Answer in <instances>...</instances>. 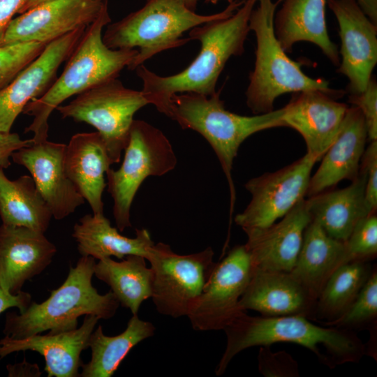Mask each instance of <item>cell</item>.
<instances>
[{"label":"cell","mask_w":377,"mask_h":377,"mask_svg":"<svg viewBox=\"0 0 377 377\" xmlns=\"http://www.w3.org/2000/svg\"><path fill=\"white\" fill-rule=\"evenodd\" d=\"M213 258L210 246L180 255L168 244H154L146 260L153 272L151 298L157 311L174 318L187 316L214 269Z\"/></svg>","instance_id":"10"},{"label":"cell","mask_w":377,"mask_h":377,"mask_svg":"<svg viewBox=\"0 0 377 377\" xmlns=\"http://www.w3.org/2000/svg\"><path fill=\"white\" fill-rule=\"evenodd\" d=\"M96 259L82 256L75 267L70 266L62 285L51 290L41 303L31 302L23 312L7 313L3 334L22 339L43 332L58 333L77 327L78 318L93 315L108 320L114 316L119 302L110 290L101 295L92 285Z\"/></svg>","instance_id":"4"},{"label":"cell","mask_w":377,"mask_h":377,"mask_svg":"<svg viewBox=\"0 0 377 377\" xmlns=\"http://www.w3.org/2000/svg\"><path fill=\"white\" fill-rule=\"evenodd\" d=\"M31 302V295L21 291L16 295L6 291L0 286V313L11 307L19 309L20 313L23 312Z\"/></svg>","instance_id":"38"},{"label":"cell","mask_w":377,"mask_h":377,"mask_svg":"<svg viewBox=\"0 0 377 377\" xmlns=\"http://www.w3.org/2000/svg\"><path fill=\"white\" fill-rule=\"evenodd\" d=\"M48 0H27L19 12L21 14L34 6Z\"/></svg>","instance_id":"42"},{"label":"cell","mask_w":377,"mask_h":377,"mask_svg":"<svg viewBox=\"0 0 377 377\" xmlns=\"http://www.w3.org/2000/svg\"><path fill=\"white\" fill-rule=\"evenodd\" d=\"M360 172L348 186L325 191L306 200L311 219L330 236L343 242L357 224L372 214L365 201L366 173L362 168Z\"/></svg>","instance_id":"25"},{"label":"cell","mask_w":377,"mask_h":377,"mask_svg":"<svg viewBox=\"0 0 377 377\" xmlns=\"http://www.w3.org/2000/svg\"><path fill=\"white\" fill-rule=\"evenodd\" d=\"M257 1L245 0L232 15L191 29L188 38L200 43V50L190 65L179 73L161 76L143 64L138 66L136 73L142 82L141 91L149 103L167 115L175 94H214L218 79L228 59L244 51L250 15Z\"/></svg>","instance_id":"1"},{"label":"cell","mask_w":377,"mask_h":377,"mask_svg":"<svg viewBox=\"0 0 377 377\" xmlns=\"http://www.w3.org/2000/svg\"><path fill=\"white\" fill-rule=\"evenodd\" d=\"M303 316H251L241 312L223 330L227 337L224 353L216 374L226 371L233 357L253 346H267L277 342L293 343L309 349L319 360L333 368L357 362L365 346L353 330L333 326H318Z\"/></svg>","instance_id":"2"},{"label":"cell","mask_w":377,"mask_h":377,"mask_svg":"<svg viewBox=\"0 0 377 377\" xmlns=\"http://www.w3.org/2000/svg\"><path fill=\"white\" fill-rule=\"evenodd\" d=\"M220 0H207L206 1L207 2H209L211 3H213V4H215L218 1H219ZM228 1V3H231L234 0H226Z\"/></svg>","instance_id":"44"},{"label":"cell","mask_w":377,"mask_h":377,"mask_svg":"<svg viewBox=\"0 0 377 377\" xmlns=\"http://www.w3.org/2000/svg\"><path fill=\"white\" fill-rule=\"evenodd\" d=\"M185 5L191 10H195L198 0H182Z\"/></svg>","instance_id":"43"},{"label":"cell","mask_w":377,"mask_h":377,"mask_svg":"<svg viewBox=\"0 0 377 377\" xmlns=\"http://www.w3.org/2000/svg\"><path fill=\"white\" fill-rule=\"evenodd\" d=\"M46 45L43 43L26 42L0 46V89L32 62Z\"/></svg>","instance_id":"33"},{"label":"cell","mask_w":377,"mask_h":377,"mask_svg":"<svg viewBox=\"0 0 377 377\" xmlns=\"http://www.w3.org/2000/svg\"><path fill=\"white\" fill-rule=\"evenodd\" d=\"M108 0H48L13 18L0 36V46L18 43H49L86 28Z\"/></svg>","instance_id":"13"},{"label":"cell","mask_w":377,"mask_h":377,"mask_svg":"<svg viewBox=\"0 0 377 377\" xmlns=\"http://www.w3.org/2000/svg\"><path fill=\"white\" fill-rule=\"evenodd\" d=\"M311 221L306 200H301L279 222L244 230L245 246L253 269L290 272L294 268L305 228Z\"/></svg>","instance_id":"18"},{"label":"cell","mask_w":377,"mask_h":377,"mask_svg":"<svg viewBox=\"0 0 377 377\" xmlns=\"http://www.w3.org/2000/svg\"><path fill=\"white\" fill-rule=\"evenodd\" d=\"M346 244L330 236L312 220L290 274L316 301L325 283L341 265L348 263Z\"/></svg>","instance_id":"26"},{"label":"cell","mask_w":377,"mask_h":377,"mask_svg":"<svg viewBox=\"0 0 377 377\" xmlns=\"http://www.w3.org/2000/svg\"><path fill=\"white\" fill-rule=\"evenodd\" d=\"M336 17L341 39L337 72L349 80L347 90L358 94L367 87L377 63V24L355 0H327Z\"/></svg>","instance_id":"15"},{"label":"cell","mask_w":377,"mask_h":377,"mask_svg":"<svg viewBox=\"0 0 377 377\" xmlns=\"http://www.w3.org/2000/svg\"><path fill=\"white\" fill-rule=\"evenodd\" d=\"M0 217L3 225L45 233L52 214L31 176L11 180L0 168Z\"/></svg>","instance_id":"28"},{"label":"cell","mask_w":377,"mask_h":377,"mask_svg":"<svg viewBox=\"0 0 377 377\" xmlns=\"http://www.w3.org/2000/svg\"><path fill=\"white\" fill-rule=\"evenodd\" d=\"M27 0H0V36Z\"/></svg>","instance_id":"39"},{"label":"cell","mask_w":377,"mask_h":377,"mask_svg":"<svg viewBox=\"0 0 377 377\" xmlns=\"http://www.w3.org/2000/svg\"><path fill=\"white\" fill-rule=\"evenodd\" d=\"M57 252L44 233L25 227L0 226V286L16 295L40 274Z\"/></svg>","instance_id":"19"},{"label":"cell","mask_w":377,"mask_h":377,"mask_svg":"<svg viewBox=\"0 0 377 377\" xmlns=\"http://www.w3.org/2000/svg\"><path fill=\"white\" fill-rule=\"evenodd\" d=\"M283 1L258 0L249 18V29L255 34L256 48L246 102L255 114L273 111L275 100L284 94L319 90L335 97L343 92L330 89L329 82L324 79L309 77L302 70V63L288 57L274 27L276 8Z\"/></svg>","instance_id":"6"},{"label":"cell","mask_w":377,"mask_h":377,"mask_svg":"<svg viewBox=\"0 0 377 377\" xmlns=\"http://www.w3.org/2000/svg\"><path fill=\"white\" fill-rule=\"evenodd\" d=\"M283 113L281 108L253 116L237 114L225 108L220 91H216L211 96L196 93L175 94L166 116L182 128L200 134L212 147L228 180L232 212L235 190L231 172L240 145L256 133L284 126Z\"/></svg>","instance_id":"7"},{"label":"cell","mask_w":377,"mask_h":377,"mask_svg":"<svg viewBox=\"0 0 377 377\" xmlns=\"http://www.w3.org/2000/svg\"><path fill=\"white\" fill-rule=\"evenodd\" d=\"M66 145L47 140L32 142L15 151L11 159L26 168L47 203L52 217L63 219L84 203L65 170Z\"/></svg>","instance_id":"16"},{"label":"cell","mask_w":377,"mask_h":377,"mask_svg":"<svg viewBox=\"0 0 377 377\" xmlns=\"http://www.w3.org/2000/svg\"><path fill=\"white\" fill-rule=\"evenodd\" d=\"M147 104L142 91L128 89L115 78L82 92L57 110L63 118L94 126L101 135L112 163H116L127 145L135 113Z\"/></svg>","instance_id":"9"},{"label":"cell","mask_w":377,"mask_h":377,"mask_svg":"<svg viewBox=\"0 0 377 377\" xmlns=\"http://www.w3.org/2000/svg\"><path fill=\"white\" fill-rule=\"evenodd\" d=\"M274 15L275 35L286 52L294 44L306 41L317 45L335 66L340 63L337 45L328 34L325 5L327 0H283Z\"/></svg>","instance_id":"24"},{"label":"cell","mask_w":377,"mask_h":377,"mask_svg":"<svg viewBox=\"0 0 377 377\" xmlns=\"http://www.w3.org/2000/svg\"><path fill=\"white\" fill-rule=\"evenodd\" d=\"M32 142V138L22 140L17 133H0V168H8L11 164L12 154Z\"/></svg>","instance_id":"37"},{"label":"cell","mask_w":377,"mask_h":377,"mask_svg":"<svg viewBox=\"0 0 377 377\" xmlns=\"http://www.w3.org/2000/svg\"><path fill=\"white\" fill-rule=\"evenodd\" d=\"M348 261H369L377 254V216L371 214L362 219L345 242Z\"/></svg>","instance_id":"34"},{"label":"cell","mask_w":377,"mask_h":377,"mask_svg":"<svg viewBox=\"0 0 377 377\" xmlns=\"http://www.w3.org/2000/svg\"><path fill=\"white\" fill-rule=\"evenodd\" d=\"M253 267L244 245H237L216 263L202 293L188 313L193 328L224 330L242 311L239 300L251 278Z\"/></svg>","instance_id":"11"},{"label":"cell","mask_w":377,"mask_h":377,"mask_svg":"<svg viewBox=\"0 0 377 377\" xmlns=\"http://www.w3.org/2000/svg\"><path fill=\"white\" fill-rule=\"evenodd\" d=\"M72 236L82 256L97 260L112 256L122 260L129 255L147 259L154 244L147 229H136L135 237H126L104 215H84L74 225Z\"/></svg>","instance_id":"27"},{"label":"cell","mask_w":377,"mask_h":377,"mask_svg":"<svg viewBox=\"0 0 377 377\" xmlns=\"http://www.w3.org/2000/svg\"><path fill=\"white\" fill-rule=\"evenodd\" d=\"M140 256L129 255L118 262L98 260L94 274L110 287L119 304L138 315L141 304L152 295L153 272Z\"/></svg>","instance_id":"30"},{"label":"cell","mask_w":377,"mask_h":377,"mask_svg":"<svg viewBox=\"0 0 377 377\" xmlns=\"http://www.w3.org/2000/svg\"><path fill=\"white\" fill-rule=\"evenodd\" d=\"M155 327L148 321L133 315L125 330L121 334L109 337L101 325L91 333L89 348L91 360L81 365V377H110L118 369L131 350L142 341L154 334Z\"/></svg>","instance_id":"29"},{"label":"cell","mask_w":377,"mask_h":377,"mask_svg":"<svg viewBox=\"0 0 377 377\" xmlns=\"http://www.w3.org/2000/svg\"><path fill=\"white\" fill-rule=\"evenodd\" d=\"M245 0H234L221 12L200 15L182 0H146L140 9L107 25L103 43L111 49L139 50L127 67L135 68L154 55L179 47L191 39L183 38L191 29L232 15Z\"/></svg>","instance_id":"5"},{"label":"cell","mask_w":377,"mask_h":377,"mask_svg":"<svg viewBox=\"0 0 377 377\" xmlns=\"http://www.w3.org/2000/svg\"><path fill=\"white\" fill-rule=\"evenodd\" d=\"M349 101L362 112L368 138L377 140V82L371 76L366 89L358 94H350Z\"/></svg>","instance_id":"35"},{"label":"cell","mask_w":377,"mask_h":377,"mask_svg":"<svg viewBox=\"0 0 377 377\" xmlns=\"http://www.w3.org/2000/svg\"><path fill=\"white\" fill-rule=\"evenodd\" d=\"M361 168L366 173L365 201L371 213L377 209V140L371 141L364 151Z\"/></svg>","instance_id":"36"},{"label":"cell","mask_w":377,"mask_h":377,"mask_svg":"<svg viewBox=\"0 0 377 377\" xmlns=\"http://www.w3.org/2000/svg\"><path fill=\"white\" fill-rule=\"evenodd\" d=\"M85 29H78L47 43L32 62L0 89V133L10 132L26 105L47 91L57 79L59 67L71 55Z\"/></svg>","instance_id":"14"},{"label":"cell","mask_w":377,"mask_h":377,"mask_svg":"<svg viewBox=\"0 0 377 377\" xmlns=\"http://www.w3.org/2000/svg\"><path fill=\"white\" fill-rule=\"evenodd\" d=\"M64 164L67 175L89 205L94 215L102 216L105 175L112 163L98 132L79 133L66 145Z\"/></svg>","instance_id":"23"},{"label":"cell","mask_w":377,"mask_h":377,"mask_svg":"<svg viewBox=\"0 0 377 377\" xmlns=\"http://www.w3.org/2000/svg\"><path fill=\"white\" fill-rule=\"evenodd\" d=\"M99 318L86 315L82 325L76 329L45 335L34 334L22 339L5 336L0 340V358L19 351L40 353L45 361L48 377H77L82 362V352L89 348L90 336Z\"/></svg>","instance_id":"20"},{"label":"cell","mask_w":377,"mask_h":377,"mask_svg":"<svg viewBox=\"0 0 377 377\" xmlns=\"http://www.w3.org/2000/svg\"><path fill=\"white\" fill-rule=\"evenodd\" d=\"M365 15L377 24V0H355Z\"/></svg>","instance_id":"41"},{"label":"cell","mask_w":377,"mask_h":377,"mask_svg":"<svg viewBox=\"0 0 377 377\" xmlns=\"http://www.w3.org/2000/svg\"><path fill=\"white\" fill-rule=\"evenodd\" d=\"M239 305L242 311L254 310L264 316L314 319L316 300L290 272L253 269Z\"/></svg>","instance_id":"21"},{"label":"cell","mask_w":377,"mask_h":377,"mask_svg":"<svg viewBox=\"0 0 377 377\" xmlns=\"http://www.w3.org/2000/svg\"><path fill=\"white\" fill-rule=\"evenodd\" d=\"M348 109L324 91L295 93L283 108L284 126L297 131L304 138L306 153L320 161L335 140Z\"/></svg>","instance_id":"17"},{"label":"cell","mask_w":377,"mask_h":377,"mask_svg":"<svg viewBox=\"0 0 377 377\" xmlns=\"http://www.w3.org/2000/svg\"><path fill=\"white\" fill-rule=\"evenodd\" d=\"M8 376H40L41 371L36 364H30L25 360L21 363L7 365Z\"/></svg>","instance_id":"40"},{"label":"cell","mask_w":377,"mask_h":377,"mask_svg":"<svg viewBox=\"0 0 377 377\" xmlns=\"http://www.w3.org/2000/svg\"><path fill=\"white\" fill-rule=\"evenodd\" d=\"M318 161L307 153L292 164L249 180L251 199L235 218L243 230L267 227L289 212L306 195L311 170Z\"/></svg>","instance_id":"12"},{"label":"cell","mask_w":377,"mask_h":377,"mask_svg":"<svg viewBox=\"0 0 377 377\" xmlns=\"http://www.w3.org/2000/svg\"><path fill=\"white\" fill-rule=\"evenodd\" d=\"M111 21L108 3L87 26L67 59L66 65L47 91L31 101L23 113L34 117L24 132H32L34 142L47 140L51 113L68 98L108 80L117 78L137 55V49L109 48L103 40V29Z\"/></svg>","instance_id":"3"},{"label":"cell","mask_w":377,"mask_h":377,"mask_svg":"<svg viewBox=\"0 0 377 377\" xmlns=\"http://www.w3.org/2000/svg\"><path fill=\"white\" fill-rule=\"evenodd\" d=\"M367 138L361 110L356 106L348 108L335 140L311 177L306 195L310 197L320 193L343 179H355L360 172Z\"/></svg>","instance_id":"22"},{"label":"cell","mask_w":377,"mask_h":377,"mask_svg":"<svg viewBox=\"0 0 377 377\" xmlns=\"http://www.w3.org/2000/svg\"><path fill=\"white\" fill-rule=\"evenodd\" d=\"M118 170L105 173L108 191L113 199V216L117 229L131 226V207L140 185L149 176H162L173 170L177 159L165 134L142 120H133Z\"/></svg>","instance_id":"8"},{"label":"cell","mask_w":377,"mask_h":377,"mask_svg":"<svg viewBox=\"0 0 377 377\" xmlns=\"http://www.w3.org/2000/svg\"><path fill=\"white\" fill-rule=\"evenodd\" d=\"M373 270L368 261L362 260L350 261L338 267L330 276L317 299L314 320L326 324L344 313Z\"/></svg>","instance_id":"31"},{"label":"cell","mask_w":377,"mask_h":377,"mask_svg":"<svg viewBox=\"0 0 377 377\" xmlns=\"http://www.w3.org/2000/svg\"><path fill=\"white\" fill-rule=\"evenodd\" d=\"M376 318L377 273L375 269L350 306L337 319L325 325L353 330L369 326L376 322Z\"/></svg>","instance_id":"32"}]
</instances>
